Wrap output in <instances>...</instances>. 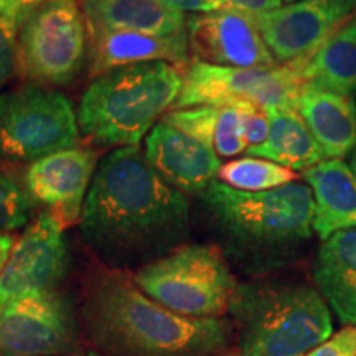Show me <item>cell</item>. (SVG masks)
<instances>
[{
  "label": "cell",
  "instance_id": "obj_1",
  "mask_svg": "<svg viewBox=\"0 0 356 356\" xmlns=\"http://www.w3.org/2000/svg\"><path fill=\"white\" fill-rule=\"evenodd\" d=\"M188 226V198L150 167L139 147H119L101 160L81 234L102 261L118 269L149 264L180 248Z\"/></svg>",
  "mask_w": 356,
  "mask_h": 356
},
{
  "label": "cell",
  "instance_id": "obj_2",
  "mask_svg": "<svg viewBox=\"0 0 356 356\" xmlns=\"http://www.w3.org/2000/svg\"><path fill=\"white\" fill-rule=\"evenodd\" d=\"M89 337L111 356H211L228 346L226 318H190L150 299L121 273L92 280L83 309Z\"/></svg>",
  "mask_w": 356,
  "mask_h": 356
},
{
  "label": "cell",
  "instance_id": "obj_3",
  "mask_svg": "<svg viewBox=\"0 0 356 356\" xmlns=\"http://www.w3.org/2000/svg\"><path fill=\"white\" fill-rule=\"evenodd\" d=\"M198 195L228 256L251 273L287 264L314 234V197L300 181L267 191L213 181Z\"/></svg>",
  "mask_w": 356,
  "mask_h": 356
},
{
  "label": "cell",
  "instance_id": "obj_4",
  "mask_svg": "<svg viewBox=\"0 0 356 356\" xmlns=\"http://www.w3.org/2000/svg\"><path fill=\"white\" fill-rule=\"evenodd\" d=\"M181 86L184 73L163 61L108 71L79 101V131L101 147H137L175 106Z\"/></svg>",
  "mask_w": 356,
  "mask_h": 356
},
{
  "label": "cell",
  "instance_id": "obj_5",
  "mask_svg": "<svg viewBox=\"0 0 356 356\" xmlns=\"http://www.w3.org/2000/svg\"><path fill=\"white\" fill-rule=\"evenodd\" d=\"M229 312L241 356H304L332 335L327 302L307 284H243Z\"/></svg>",
  "mask_w": 356,
  "mask_h": 356
},
{
  "label": "cell",
  "instance_id": "obj_6",
  "mask_svg": "<svg viewBox=\"0 0 356 356\" xmlns=\"http://www.w3.org/2000/svg\"><path fill=\"white\" fill-rule=\"evenodd\" d=\"M150 299L190 318H220L238 289L228 261L210 244H184L132 277Z\"/></svg>",
  "mask_w": 356,
  "mask_h": 356
},
{
  "label": "cell",
  "instance_id": "obj_7",
  "mask_svg": "<svg viewBox=\"0 0 356 356\" xmlns=\"http://www.w3.org/2000/svg\"><path fill=\"white\" fill-rule=\"evenodd\" d=\"M78 114L68 97L47 86L0 92V159L35 162L78 147Z\"/></svg>",
  "mask_w": 356,
  "mask_h": 356
},
{
  "label": "cell",
  "instance_id": "obj_8",
  "mask_svg": "<svg viewBox=\"0 0 356 356\" xmlns=\"http://www.w3.org/2000/svg\"><path fill=\"white\" fill-rule=\"evenodd\" d=\"M88 25L78 0H48L19 29V70L38 86H65L88 55Z\"/></svg>",
  "mask_w": 356,
  "mask_h": 356
},
{
  "label": "cell",
  "instance_id": "obj_9",
  "mask_svg": "<svg viewBox=\"0 0 356 356\" xmlns=\"http://www.w3.org/2000/svg\"><path fill=\"white\" fill-rule=\"evenodd\" d=\"M305 89L300 63L234 68L193 61L173 109L252 102L266 111L297 109Z\"/></svg>",
  "mask_w": 356,
  "mask_h": 356
},
{
  "label": "cell",
  "instance_id": "obj_10",
  "mask_svg": "<svg viewBox=\"0 0 356 356\" xmlns=\"http://www.w3.org/2000/svg\"><path fill=\"white\" fill-rule=\"evenodd\" d=\"M76 348V318L56 291L0 307V356H68Z\"/></svg>",
  "mask_w": 356,
  "mask_h": 356
},
{
  "label": "cell",
  "instance_id": "obj_11",
  "mask_svg": "<svg viewBox=\"0 0 356 356\" xmlns=\"http://www.w3.org/2000/svg\"><path fill=\"white\" fill-rule=\"evenodd\" d=\"M356 17V0H299L252 15L275 61H307Z\"/></svg>",
  "mask_w": 356,
  "mask_h": 356
},
{
  "label": "cell",
  "instance_id": "obj_12",
  "mask_svg": "<svg viewBox=\"0 0 356 356\" xmlns=\"http://www.w3.org/2000/svg\"><path fill=\"white\" fill-rule=\"evenodd\" d=\"M63 229L50 211H43L17 239L0 274V307L55 291L70 264Z\"/></svg>",
  "mask_w": 356,
  "mask_h": 356
},
{
  "label": "cell",
  "instance_id": "obj_13",
  "mask_svg": "<svg viewBox=\"0 0 356 356\" xmlns=\"http://www.w3.org/2000/svg\"><path fill=\"white\" fill-rule=\"evenodd\" d=\"M186 37L195 61L234 68H266L277 61L252 15L221 8L186 17Z\"/></svg>",
  "mask_w": 356,
  "mask_h": 356
},
{
  "label": "cell",
  "instance_id": "obj_14",
  "mask_svg": "<svg viewBox=\"0 0 356 356\" xmlns=\"http://www.w3.org/2000/svg\"><path fill=\"white\" fill-rule=\"evenodd\" d=\"M96 154L84 147H71L32 162L25 173V186L35 203L48 208L63 228L81 220L84 202L96 175Z\"/></svg>",
  "mask_w": 356,
  "mask_h": 356
},
{
  "label": "cell",
  "instance_id": "obj_15",
  "mask_svg": "<svg viewBox=\"0 0 356 356\" xmlns=\"http://www.w3.org/2000/svg\"><path fill=\"white\" fill-rule=\"evenodd\" d=\"M145 159L173 188L202 193L216 181L220 157L211 147L160 121L145 137Z\"/></svg>",
  "mask_w": 356,
  "mask_h": 356
},
{
  "label": "cell",
  "instance_id": "obj_16",
  "mask_svg": "<svg viewBox=\"0 0 356 356\" xmlns=\"http://www.w3.org/2000/svg\"><path fill=\"white\" fill-rule=\"evenodd\" d=\"M92 78L122 66L163 61L177 68L188 66V37L186 32L177 35H150L137 32H118L88 26Z\"/></svg>",
  "mask_w": 356,
  "mask_h": 356
},
{
  "label": "cell",
  "instance_id": "obj_17",
  "mask_svg": "<svg viewBox=\"0 0 356 356\" xmlns=\"http://www.w3.org/2000/svg\"><path fill=\"white\" fill-rule=\"evenodd\" d=\"M314 197L312 228L322 241L356 228V178L341 159H327L304 172Z\"/></svg>",
  "mask_w": 356,
  "mask_h": 356
},
{
  "label": "cell",
  "instance_id": "obj_18",
  "mask_svg": "<svg viewBox=\"0 0 356 356\" xmlns=\"http://www.w3.org/2000/svg\"><path fill=\"white\" fill-rule=\"evenodd\" d=\"M320 296L346 327H356V228L325 239L314 264Z\"/></svg>",
  "mask_w": 356,
  "mask_h": 356
},
{
  "label": "cell",
  "instance_id": "obj_19",
  "mask_svg": "<svg viewBox=\"0 0 356 356\" xmlns=\"http://www.w3.org/2000/svg\"><path fill=\"white\" fill-rule=\"evenodd\" d=\"M86 25L150 35L186 32V17L162 0H83Z\"/></svg>",
  "mask_w": 356,
  "mask_h": 356
},
{
  "label": "cell",
  "instance_id": "obj_20",
  "mask_svg": "<svg viewBox=\"0 0 356 356\" xmlns=\"http://www.w3.org/2000/svg\"><path fill=\"white\" fill-rule=\"evenodd\" d=\"M297 111L327 159H341L356 149V104L350 96L305 88Z\"/></svg>",
  "mask_w": 356,
  "mask_h": 356
},
{
  "label": "cell",
  "instance_id": "obj_21",
  "mask_svg": "<svg viewBox=\"0 0 356 356\" xmlns=\"http://www.w3.org/2000/svg\"><path fill=\"white\" fill-rule=\"evenodd\" d=\"M269 113V136L264 144L249 147L251 157H259L291 168L309 170L327 160L323 149L297 109H274Z\"/></svg>",
  "mask_w": 356,
  "mask_h": 356
},
{
  "label": "cell",
  "instance_id": "obj_22",
  "mask_svg": "<svg viewBox=\"0 0 356 356\" xmlns=\"http://www.w3.org/2000/svg\"><path fill=\"white\" fill-rule=\"evenodd\" d=\"M300 63L305 88L341 96L356 95V17L341 26L314 56Z\"/></svg>",
  "mask_w": 356,
  "mask_h": 356
},
{
  "label": "cell",
  "instance_id": "obj_23",
  "mask_svg": "<svg viewBox=\"0 0 356 356\" xmlns=\"http://www.w3.org/2000/svg\"><path fill=\"white\" fill-rule=\"evenodd\" d=\"M221 184L241 191H267L293 184L299 175L291 168L259 157H243L221 165L218 172Z\"/></svg>",
  "mask_w": 356,
  "mask_h": 356
},
{
  "label": "cell",
  "instance_id": "obj_24",
  "mask_svg": "<svg viewBox=\"0 0 356 356\" xmlns=\"http://www.w3.org/2000/svg\"><path fill=\"white\" fill-rule=\"evenodd\" d=\"M33 203L26 186L0 168V234L24 228L32 218Z\"/></svg>",
  "mask_w": 356,
  "mask_h": 356
},
{
  "label": "cell",
  "instance_id": "obj_25",
  "mask_svg": "<svg viewBox=\"0 0 356 356\" xmlns=\"http://www.w3.org/2000/svg\"><path fill=\"white\" fill-rule=\"evenodd\" d=\"M248 142L244 137L243 122V104H226L220 106L218 114L215 139H213V150L218 157H236L248 150Z\"/></svg>",
  "mask_w": 356,
  "mask_h": 356
},
{
  "label": "cell",
  "instance_id": "obj_26",
  "mask_svg": "<svg viewBox=\"0 0 356 356\" xmlns=\"http://www.w3.org/2000/svg\"><path fill=\"white\" fill-rule=\"evenodd\" d=\"M218 114H220V106H197V108L173 109L163 115L162 121L213 149Z\"/></svg>",
  "mask_w": 356,
  "mask_h": 356
},
{
  "label": "cell",
  "instance_id": "obj_27",
  "mask_svg": "<svg viewBox=\"0 0 356 356\" xmlns=\"http://www.w3.org/2000/svg\"><path fill=\"white\" fill-rule=\"evenodd\" d=\"M19 70V25L0 17V88Z\"/></svg>",
  "mask_w": 356,
  "mask_h": 356
},
{
  "label": "cell",
  "instance_id": "obj_28",
  "mask_svg": "<svg viewBox=\"0 0 356 356\" xmlns=\"http://www.w3.org/2000/svg\"><path fill=\"white\" fill-rule=\"evenodd\" d=\"M241 104L244 137H246L248 145L257 147L264 144L267 136H269V113L261 106L252 104V102H241Z\"/></svg>",
  "mask_w": 356,
  "mask_h": 356
},
{
  "label": "cell",
  "instance_id": "obj_29",
  "mask_svg": "<svg viewBox=\"0 0 356 356\" xmlns=\"http://www.w3.org/2000/svg\"><path fill=\"white\" fill-rule=\"evenodd\" d=\"M304 356H356V327H346Z\"/></svg>",
  "mask_w": 356,
  "mask_h": 356
},
{
  "label": "cell",
  "instance_id": "obj_30",
  "mask_svg": "<svg viewBox=\"0 0 356 356\" xmlns=\"http://www.w3.org/2000/svg\"><path fill=\"white\" fill-rule=\"evenodd\" d=\"M215 3L220 8H231V10L244 12L249 15L274 10L284 6L282 0H215Z\"/></svg>",
  "mask_w": 356,
  "mask_h": 356
},
{
  "label": "cell",
  "instance_id": "obj_31",
  "mask_svg": "<svg viewBox=\"0 0 356 356\" xmlns=\"http://www.w3.org/2000/svg\"><path fill=\"white\" fill-rule=\"evenodd\" d=\"M47 2L48 0H8L6 17L15 22L20 29V25L24 24L37 8H40Z\"/></svg>",
  "mask_w": 356,
  "mask_h": 356
},
{
  "label": "cell",
  "instance_id": "obj_32",
  "mask_svg": "<svg viewBox=\"0 0 356 356\" xmlns=\"http://www.w3.org/2000/svg\"><path fill=\"white\" fill-rule=\"evenodd\" d=\"M162 2H165L167 6H170L172 8H175V10L181 13H208L221 10L215 3V0H162Z\"/></svg>",
  "mask_w": 356,
  "mask_h": 356
},
{
  "label": "cell",
  "instance_id": "obj_33",
  "mask_svg": "<svg viewBox=\"0 0 356 356\" xmlns=\"http://www.w3.org/2000/svg\"><path fill=\"white\" fill-rule=\"evenodd\" d=\"M17 239L12 234H0V274H2L3 267H6L8 256H10L13 244Z\"/></svg>",
  "mask_w": 356,
  "mask_h": 356
},
{
  "label": "cell",
  "instance_id": "obj_34",
  "mask_svg": "<svg viewBox=\"0 0 356 356\" xmlns=\"http://www.w3.org/2000/svg\"><path fill=\"white\" fill-rule=\"evenodd\" d=\"M348 165H350L351 172H353V175H355V178H356V149H355L353 152H351V155H350V162H348Z\"/></svg>",
  "mask_w": 356,
  "mask_h": 356
},
{
  "label": "cell",
  "instance_id": "obj_35",
  "mask_svg": "<svg viewBox=\"0 0 356 356\" xmlns=\"http://www.w3.org/2000/svg\"><path fill=\"white\" fill-rule=\"evenodd\" d=\"M8 7V0H0V17H6Z\"/></svg>",
  "mask_w": 356,
  "mask_h": 356
},
{
  "label": "cell",
  "instance_id": "obj_36",
  "mask_svg": "<svg viewBox=\"0 0 356 356\" xmlns=\"http://www.w3.org/2000/svg\"><path fill=\"white\" fill-rule=\"evenodd\" d=\"M211 356H241V355H236V353H216V355H211Z\"/></svg>",
  "mask_w": 356,
  "mask_h": 356
},
{
  "label": "cell",
  "instance_id": "obj_37",
  "mask_svg": "<svg viewBox=\"0 0 356 356\" xmlns=\"http://www.w3.org/2000/svg\"><path fill=\"white\" fill-rule=\"evenodd\" d=\"M282 2H286V3H293V2H299V0H282Z\"/></svg>",
  "mask_w": 356,
  "mask_h": 356
},
{
  "label": "cell",
  "instance_id": "obj_38",
  "mask_svg": "<svg viewBox=\"0 0 356 356\" xmlns=\"http://www.w3.org/2000/svg\"><path fill=\"white\" fill-rule=\"evenodd\" d=\"M88 356H97V355H95V353H91V355H88Z\"/></svg>",
  "mask_w": 356,
  "mask_h": 356
}]
</instances>
